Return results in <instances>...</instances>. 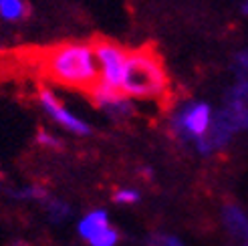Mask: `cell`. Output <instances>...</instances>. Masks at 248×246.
<instances>
[{
    "mask_svg": "<svg viewBox=\"0 0 248 246\" xmlns=\"http://www.w3.org/2000/svg\"><path fill=\"white\" fill-rule=\"evenodd\" d=\"M41 63L48 79L71 89L89 91L99 81L95 51L89 43L57 45L43 55Z\"/></svg>",
    "mask_w": 248,
    "mask_h": 246,
    "instance_id": "6da1fadb",
    "label": "cell"
},
{
    "mask_svg": "<svg viewBox=\"0 0 248 246\" xmlns=\"http://www.w3.org/2000/svg\"><path fill=\"white\" fill-rule=\"evenodd\" d=\"M119 91L129 99L162 101L170 91V79L162 59L147 46L129 51Z\"/></svg>",
    "mask_w": 248,
    "mask_h": 246,
    "instance_id": "7a4b0ae2",
    "label": "cell"
},
{
    "mask_svg": "<svg viewBox=\"0 0 248 246\" xmlns=\"http://www.w3.org/2000/svg\"><path fill=\"white\" fill-rule=\"evenodd\" d=\"M214 111L206 101H188L180 105L171 115L170 127L182 141H198L210 131Z\"/></svg>",
    "mask_w": 248,
    "mask_h": 246,
    "instance_id": "3957f363",
    "label": "cell"
},
{
    "mask_svg": "<svg viewBox=\"0 0 248 246\" xmlns=\"http://www.w3.org/2000/svg\"><path fill=\"white\" fill-rule=\"evenodd\" d=\"M93 51H95L97 67H99V81L109 85V87L119 89L129 51H125L121 45L111 41H97L93 45Z\"/></svg>",
    "mask_w": 248,
    "mask_h": 246,
    "instance_id": "277c9868",
    "label": "cell"
},
{
    "mask_svg": "<svg viewBox=\"0 0 248 246\" xmlns=\"http://www.w3.org/2000/svg\"><path fill=\"white\" fill-rule=\"evenodd\" d=\"M39 103L45 109V113L51 117L57 125L67 129L69 133L79 135V138H85V135L91 133L89 123H87L85 119H81L77 113H73L71 109H67L63 105V101H61L51 89H41L39 91Z\"/></svg>",
    "mask_w": 248,
    "mask_h": 246,
    "instance_id": "5b68a950",
    "label": "cell"
},
{
    "mask_svg": "<svg viewBox=\"0 0 248 246\" xmlns=\"http://www.w3.org/2000/svg\"><path fill=\"white\" fill-rule=\"evenodd\" d=\"M87 93L91 95L93 103H95L99 109H103L105 113H109L111 117L121 119V117L131 115V111H133L131 101H129L127 95H123L119 89L109 87V85H105V83H101V81H97Z\"/></svg>",
    "mask_w": 248,
    "mask_h": 246,
    "instance_id": "8992f818",
    "label": "cell"
},
{
    "mask_svg": "<svg viewBox=\"0 0 248 246\" xmlns=\"http://www.w3.org/2000/svg\"><path fill=\"white\" fill-rule=\"evenodd\" d=\"M222 220H224V224H226L230 234L234 238H238L244 246H248V216H246V212L242 210V208L228 204L224 208V212H222Z\"/></svg>",
    "mask_w": 248,
    "mask_h": 246,
    "instance_id": "52a82bcc",
    "label": "cell"
},
{
    "mask_svg": "<svg viewBox=\"0 0 248 246\" xmlns=\"http://www.w3.org/2000/svg\"><path fill=\"white\" fill-rule=\"evenodd\" d=\"M107 226H111L109 224V214L105 210H101V208H97V210L87 212L77 222V232H79V236L83 240H89V238H93L97 234V232H101Z\"/></svg>",
    "mask_w": 248,
    "mask_h": 246,
    "instance_id": "ba28073f",
    "label": "cell"
},
{
    "mask_svg": "<svg viewBox=\"0 0 248 246\" xmlns=\"http://www.w3.org/2000/svg\"><path fill=\"white\" fill-rule=\"evenodd\" d=\"M29 6L24 0H0V16L8 22H16L27 16Z\"/></svg>",
    "mask_w": 248,
    "mask_h": 246,
    "instance_id": "9c48e42d",
    "label": "cell"
},
{
    "mask_svg": "<svg viewBox=\"0 0 248 246\" xmlns=\"http://www.w3.org/2000/svg\"><path fill=\"white\" fill-rule=\"evenodd\" d=\"M45 208H46V214L48 218L53 220L55 224H61L71 216V208L67 202L63 200H57V198H46L45 200Z\"/></svg>",
    "mask_w": 248,
    "mask_h": 246,
    "instance_id": "30bf717a",
    "label": "cell"
},
{
    "mask_svg": "<svg viewBox=\"0 0 248 246\" xmlns=\"http://www.w3.org/2000/svg\"><path fill=\"white\" fill-rule=\"evenodd\" d=\"M10 196L15 200H24V202H32V200L45 202L48 198V192L43 186H39V184H29V186H24L16 192H10Z\"/></svg>",
    "mask_w": 248,
    "mask_h": 246,
    "instance_id": "8fae6325",
    "label": "cell"
},
{
    "mask_svg": "<svg viewBox=\"0 0 248 246\" xmlns=\"http://www.w3.org/2000/svg\"><path fill=\"white\" fill-rule=\"evenodd\" d=\"M87 242H89V246H117L119 232L113 226H107L101 232H97V234L93 238H89Z\"/></svg>",
    "mask_w": 248,
    "mask_h": 246,
    "instance_id": "7c38bea8",
    "label": "cell"
},
{
    "mask_svg": "<svg viewBox=\"0 0 248 246\" xmlns=\"http://www.w3.org/2000/svg\"><path fill=\"white\" fill-rule=\"evenodd\" d=\"M140 198H141V194L135 188H119L113 194V200L117 204H123V206H131L135 202H140Z\"/></svg>",
    "mask_w": 248,
    "mask_h": 246,
    "instance_id": "4fadbf2b",
    "label": "cell"
},
{
    "mask_svg": "<svg viewBox=\"0 0 248 246\" xmlns=\"http://www.w3.org/2000/svg\"><path fill=\"white\" fill-rule=\"evenodd\" d=\"M150 246H184V242L173 234H154L150 238Z\"/></svg>",
    "mask_w": 248,
    "mask_h": 246,
    "instance_id": "5bb4252c",
    "label": "cell"
},
{
    "mask_svg": "<svg viewBox=\"0 0 248 246\" xmlns=\"http://www.w3.org/2000/svg\"><path fill=\"white\" fill-rule=\"evenodd\" d=\"M36 141H39V145H43V147H48V150H61V145H63L57 135H51L48 131H41L36 135Z\"/></svg>",
    "mask_w": 248,
    "mask_h": 246,
    "instance_id": "9a60e30c",
    "label": "cell"
},
{
    "mask_svg": "<svg viewBox=\"0 0 248 246\" xmlns=\"http://www.w3.org/2000/svg\"><path fill=\"white\" fill-rule=\"evenodd\" d=\"M12 246H29V244H24V242H15Z\"/></svg>",
    "mask_w": 248,
    "mask_h": 246,
    "instance_id": "2e32d148",
    "label": "cell"
},
{
    "mask_svg": "<svg viewBox=\"0 0 248 246\" xmlns=\"http://www.w3.org/2000/svg\"><path fill=\"white\" fill-rule=\"evenodd\" d=\"M244 10H246V15H248V4H246V8H244Z\"/></svg>",
    "mask_w": 248,
    "mask_h": 246,
    "instance_id": "e0dca14e",
    "label": "cell"
}]
</instances>
